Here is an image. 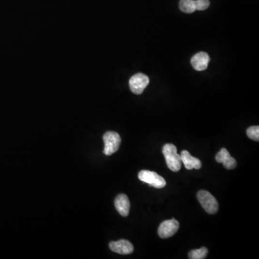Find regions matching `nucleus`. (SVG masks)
<instances>
[{
  "mask_svg": "<svg viewBox=\"0 0 259 259\" xmlns=\"http://www.w3.org/2000/svg\"><path fill=\"white\" fill-rule=\"evenodd\" d=\"M149 84V78L144 74L138 73L130 78L129 86L132 92L141 94Z\"/></svg>",
  "mask_w": 259,
  "mask_h": 259,
  "instance_id": "obj_5",
  "label": "nucleus"
},
{
  "mask_svg": "<svg viewBox=\"0 0 259 259\" xmlns=\"http://www.w3.org/2000/svg\"><path fill=\"white\" fill-rule=\"evenodd\" d=\"M138 179L140 181L149 183L152 187L161 189L167 185L166 180L161 176L158 175L154 171L149 170H142L138 174Z\"/></svg>",
  "mask_w": 259,
  "mask_h": 259,
  "instance_id": "obj_4",
  "label": "nucleus"
},
{
  "mask_svg": "<svg viewBox=\"0 0 259 259\" xmlns=\"http://www.w3.org/2000/svg\"><path fill=\"white\" fill-rule=\"evenodd\" d=\"M115 206L118 213L123 217H127L129 214L130 203L127 195L124 194L118 195L115 200Z\"/></svg>",
  "mask_w": 259,
  "mask_h": 259,
  "instance_id": "obj_11",
  "label": "nucleus"
},
{
  "mask_svg": "<svg viewBox=\"0 0 259 259\" xmlns=\"http://www.w3.org/2000/svg\"><path fill=\"white\" fill-rule=\"evenodd\" d=\"M195 3H196V10L199 11L207 10L210 4L209 0H195Z\"/></svg>",
  "mask_w": 259,
  "mask_h": 259,
  "instance_id": "obj_15",
  "label": "nucleus"
},
{
  "mask_svg": "<svg viewBox=\"0 0 259 259\" xmlns=\"http://www.w3.org/2000/svg\"><path fill=\"white\" fill-rule=\"evenodd\" d=\"M198 199L204 210L209 214H215L218 210V202L212 194L205 190L199 191Z\"/></svg>",
  "mask_w": 259,
  "mask_h": 259,
  "instance_id": "obj_3",
  "label": "nucleus"
},
{
  "mask_svg": "<svg viewBox=\"0 0 259 259\" xmlns=\"http://www.w3.org/2000/svg\"><path fill=\"white\" fill-rule=\"evenodd\" d=\"M109 246L111 251L122 255H128L132 254L134 251L133 244L127 240L112 241L109 243Z\"/></svg>",
  "mask_w": 259,
  "mask_h": 259,
  "instance_id": "obj_7",
  "label": "nucleus"
},
{
  "mask_svg": "<svg viewBox=\"0 0 259 259\" xmlns=\"http://www.w3.org/2000/svg\"><path fill=\"white\" fill-rule=\"evenodd\" d=\"M162 152L168 168L174 172L180 171L182 168V159L180 155L177 153V147L171 143H167L163 147Z\"/></svg>",
  "mask_w": 259,
  "mask_h": 259,
  "instance_id": "obj_1",
  "label": "nucleus"
},
{
  "mask_svg": "<svg viewBox=\"0 0 259 259\" xmlns=\"http://www.w3.org/2000/svg\"><path fill=\"white\" fill-rule=\"evenodd\" d=\"M215 160L217 163L223 164L227 169H233L237 167L236 160L230 155L229 151L225 148L222 149L216 155Z\"/></svg>",
  "mask_w": 259,
  "mask_h": 259,
  "instance_id": "obj_9",
  "label": "nucleus"
},
{
  "mask_svg": "<svg viewBox=\"0 0 259 259\" xmlns=\"http://www.w3.org/2000/svg\"><path fill=\"white\" fill-rule=\"evenodd\" d=\"M210 61V56L207 53L199 52L192 58L191 64L195 70L202 72L207 69Z\"/></svg>",
  "mask_w": 259,
  "mask_h": 259,
  "instance_id": "obj_8",
  "label": "nucleus"
},
{
  "mask_svg": "<svg viewBox=\"0 0 259 259\" xmlns=\"http://www.w3.org/2000/svg\"><path fill=\"white\" fill-rule=\"evenodd\" d=\"M182 162L184 165L185 168L188 170L199 169L202 167V162L199 158L191 155L187 151H182L181 155Z\"/></svg>",
  "mask_w": 259,
  "mask_h": 259,
  "instance_id": "obj_10",
  "label": "nucleus"
},
{
  "mask_svg": "<svg viewBox=\"0 0 259 259\" xmlns=\"http://www.w3.org/2000/svg\"><path fill=\"white\" fill-rule=\"evenodd\" d=\"M180 228V223L175 219L165 220L161 223L158 229V233L160 238H168L173 236L177 231Z\"/></svg>",
  "mask_w": 259,
  "mask_h": 259,
  "instance_id": "obj_6",
  "label": "nucleus"
},
{
  "mask_svg": "<svg viewBox=\"0 0 259 259\" xmlns=\"http://www.w3.org/2000/svg\"><path fill=\"white\" fill-rule=\"evenodd\" d=\"M208 254V249L206 247H202L199 249L193 250L189 253V259H204L206 258Z\"/></svg>",
  "mask_w": 259,
  "mask_h": 259,
  "instance_id": "obj_13",
  "label": "nucleus"
},
{
  "mask_svg": "<svg viewBox=\"0 0 259 259\" xmlns=\"http://www.w3.org/2000/svg\"><path fill=\"white\" fill-rule=\"evenodd\" d=\"M247 136L251 140L259 141V127L252 126L250 127L247 129Z\"/></svg>",
  "mask_w": 259,
  "mask_h": 259,
  "instance_id": "obj_14",
  "label": "nucleus"
},
{
  "mask_svg": "<svg viewBox=\"0 0 259 259\" xmlns=\"http://www.w3.org/2000/svg\"><path fill=\"white\" fill-rule=\"evenodd\" d=\"M105 149L103 153L107 155H111L118 152L121 143V137L116 132L109 131L103 136Z\"/></svg>",
  "mask_w": 259,
  "mask_h": 259,
  "instance_id": "obj_2",
  "label": "nucleus"
},
{
  "mask_svg": "<svg viewBox=\"0 0 259 259\" xmlns=\"http://www.w3.org/2000/svg\"><path fill=\"white\" fill-rule=\"evenodd\" d=\"M180 8L182 12L188 14L196 11L195 0H180Z\"/></svg>",
  "mask_w": 259,
  "mask_h": 259,
  "instance_id": "obj_12",
  "label": "nucleus"
}]
</instances>
